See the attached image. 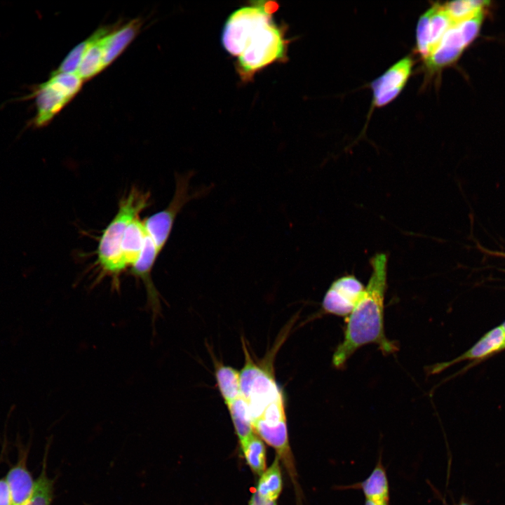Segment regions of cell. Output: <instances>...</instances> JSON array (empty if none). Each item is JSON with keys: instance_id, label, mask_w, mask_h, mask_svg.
I'll return each instance as SVG.
<instances>
[{"instance_id": "cell-23", "label": "cell", "mask_w": 505, "mask_h": 505, "mask_svg": "<svg viewBox=\"0 0 505 505\" xmlns=\"http://www.w3.org/2000/svg\"><path fill=\"white\" fill-rule=\"evenodd\" d=\"M90 43V37L73 48L61 62L57 72L76 74Z\"/></svg>"}, {"instance_id": "cell-9", "label": "cell", "mask_w": 505, "mask_h": 505, "mask_svg": "<svg viewBox=\"0 0 505 505\" xmlns=\"http://www.w3.org/2000/svg\"><path fill=\"white\" fill-rule=\"evenodd\" d=\"M159 254L148 234L139 258L130 267V274L141 281L145 288L146 307L151 312L153 327L156 320L162 316V297L153 282L152 276L154 265Z\"/></svg>"}, {"instance_id": "cell-6", "label": "cell", "mask_w": 505, "mask_h": 505, "mask_svg": "<svg viewBox=\"0 0 505 505\" xmlns=\"http://www.w3.org/2000/svg\"><path fill=\"white\" fill-rule=\"evenodd\" d=\"M483 17L484 11L450 27L433 53L424 61L430 74H436L459 58L477 36Z\"/></svg>"}, {"instance_id": "cell-19", "label": "cell", "mask_w": 505, "mask_h": 505, "mask_svg": "<svg viewBox=\"0 0 505 505\" xmlns=\"http://www.w3.org/2000/svg\"><path fill=\"white\" fill-rule=\"evenodd\" d=\"M245 461L250 469L260 476L267 469L266 447L255 433L241 444Z\"/></svg>"}, {"instance_id": "cell-24", "label": "cell", "mask_w": 505, "mask_h": 505, "mask_svg": "<svg viewBox=\"0 0 505 505\" xmlns=\"http://www.w3.org/2000/svg\"><path fill=\"white\" fill-rule=\"evenodd\" d=\"M0 505H13L11 492L5 478H0Z\"/></svg>"}, {"instance_id": "cell-13", "label": "cell", "mask_w": 505, "mask_h": 505, "mask_svg": "<svg viewBox=\"0 0 505 505\" xmlns=\"http://www.w3.org/2000/svg\"><path fill=\"white\" fill-rule=\"evenodd\" d=\"M140 22L133 20L121 27L108 32L102 39L103 66L112 63L133 41L138 33Z\"/></svg>"}, {"instance_id": "cell-17", "label": "cell", "mask_w": 505, "mask_h": 505, "mask_svg": "<svg viewBox=\"0 0 505 505\" xmlns=\"http://www.w3.org/2000/svg\"><path fill=\"white\" fill-rule=\"evenodd\" d=\"M218 389L227 405L241 396L240 372L232 367L219 365L215 370Z\"/></svg>"}, {"instance_id": "cell-4", "label": "cell", "mask_w": 505, "mask_h": 505, "mask_svg": "<svg viewBox=\"0 0 505 505\" xmlns=\"http://www.w3.org/2000/svg\"><path fill=\"white\" fill-rule=\"evenodd\" d=\"M82 81L76 74L52 72L48 79L36 86L28 96L35 99L36 112L32 124L36 127L48 124L79 92Z\"/></svg>"}, {"instance_id": "cell-2", "label": "cell", "mask_w": 505, "mask_h": 505, "mask_svg": "<svg viewBox=\"0 0 505 505\" xmlns=\"http://www.w3.org/2000/svg\"><path fill=\"white\" fill-rule=\"evenodd\" d=\"M372 273L352 313L348 316L342 342L336 348L332 364L342 368L362 346L376 344L384 354L398 351L384 330V297L387 288V257L377 253L370 260Z\"/></svg>"}, {"instance_id": "cell-8", "label": "cell", "mask_w": 505, "mask_h": 505, "mask_svg": "<svg viewBox=\"0 0 505 505\" xmlns=\"http://www.w3.org/2000/svg\"><path fill=\"white\" fill-rule=\"evenodd\" d=\"M365 286L354 275L342 276L334 281L325 294L322 308L325 313L337 316H349L359 301Z\"/></svg>"}, {"instance_id": "cell-27", "label": "cell", "mask_w": 505, "mask_h": 505, "mask_svg": "<svg viewBox=\"0 0 505 505\" xmlns=\"http://www.w3.org/2000/svg\"><path fill=\"white\" fill-rule=\"evenodd\" d=\"M365 505H384V504H377V503L374 502V501H370V500H368V499H365Z\"/></svg>"}, {"instance_id": "cell-11", "label": "cell", "mask_w": 505, "mask_h": 505, "mask_svg": "<svg viewBox=\"0 0 505 505\" xmlns=\"http://www.w3.org/2000/svg\"><path fill=\"white\" fill-rule=\"evenodd\" d=\"M28 448H19L17 462L4 477L8 485L13 505H22L32 494L35 480L27 466Z\"/></svg>"}, {"instance_id": "cell-20", "label": "cell", "mask_w": 505, "mask_h": 505, "mask_svg": "<svg viewBox=\"0 0 505 505\" xmlns=\"http://www.w3.org/2000/svg\"><path fill=\"white\" fill-rule=\"evenodd\" d=\"M227 406L241 444L255 433L247 405L241 396Z\"/></svg>"}, {"instance_id": "cell-10", "label": "cell", "mask_w": 505, "mask_h": 505, "mask_svg": "<svg viewBox=\"0 0 505 505\" xmlns=\"http://www.w3.org/2000/svg\"><path fill=\"white\" fill-rule=\"evenodd\" d=\"M413 67L410 57L396 62L371 83L372 107H382L393 101L406 84Z\"/></svg>"}, {"instance_id": "cell-21", "label": "cell", "mask_w": 505, "mask_h": 505, "mask_svg": "<svg viewBox=\"0 0 505 505\" xmlns=\"http://www.w3.org/2000/svg\"><path fill=\"white\" fill-rule=\"evenodd\" d=\"M47 450L44 456L40 475L35 480L34 492L22 505H51L54 497V481L46 472Z\"/></svg>"}, {"instance_id": "cell-22", "label": "cell", "mask_w": 505, "mask_h": 505, "mask_svg": "<svg viewBox=\"0 0 505 505\" xmlns=\"http://www.w3.org/2000/svg\"><path fill=\"white\" fill-rule=\"evenodd\" d=\"M487 4L485 1L464 0L447 2L443 6L454 25L484 11Z\"/></svg>"}, {"instance_id": "cell-25", "label": "cell", "mask_w": 505, "mask_h": 505, "mask_svg": "<svg viewBox=\"0 0 505 505\" xmlns=\"http://www.w3.org/2000/svg\"><path fill=\"white\" fill-rule=\"evenodd\" d=\"M248 505H277L276 501L263 499L256 492L251 496Z\"/></svg>"}, {"instance_id": "cell-18", "label": "cell", "mask_w": 505, "mask_h": 505, "mask_svg": "<svg viewBox=\"0 0 505 505\" xmlns=\"http://www.w3.org/2000/svg\"><path fill=\"white\" fill-rule=\"evenodd\" d=\"M282 487L280 459L276 455L271 466L260 476L255 492L263 499L276 501Z\"/></svg>"}, {"instance_id": "cell-15", "label": "cell", "mask_w": 505, "mask_h": 505, "mask_svg": "<svg viewBox=\"0 0 505 505\" xmlns=\"http://www.w3.org/2000/svg\"><path fill=\"white\" fill-rule=\"evenodd\" d=\"M109 32L102 28L90 36L89 46L76 73L82 80L92 78L104 69L102 39Z\"/></svg>"}, {"instance_id": "cell-12", "label": "cell", "mask_w": 505, "mask_h": 505, "mask_svg": "<svg viewBox=\"0 0 505 505\" xmlns=\"http://www.w3.org/2000/svg\"><path fill=\"white\" fill-rule=\"evenodd\" d=\"M505 348V335L500 327L496 328L483 337L471 349L460 357L446 363L431 365L428 370L429 374H436L449 365L463 359H479Z\"/></svg>"}, {"instance_id": "cell-14", "label": "cell", "mask_w": 505, "mask_h": 505, "mask_svg": "<svg viewBox=\"0 0 505 505\" xmlns=\"http://www.w3.org/2000/svg\"><path fill=\"white\" fill-rule=\"evenodd\" d=\"M346 489H358L363 492L365 499L377 504L389 505V489L386 470L381 456L370 476L363 481L343 487Z\"/></svg>"}, {"instance_id": "cell-7", "label": "cell", "mask_w": 505, "mask_h": 505, "mask_svg": "<svg viewBox=\"0 0 505 505\" xmlns=\"http://www.w3.org/2000/svg\"><path fill=\"white\" fill-rule=\"evenodd\" d=\"M452 25L443 6L438 4L420 17L416 30V50L424 61L433 53Z\"/></svg>"}, {"instance_id": "cell-5", "label": "cell", "mask_w": 505, "mask_h": 505, "mask_svg": "<svg viewBox=\"0 0 505 505\" xmlns=\"http://www.w3.org/2000/svg\"><path fill=\"white\" fill-rule=\"evenodd\" d=\"M194 174H178L175 177L174 195L163 210L144 220L147 233L161 253L167 243L177 215L189 201L206 195L213 185L189 192V182Z\"/></svg>"}, {"instance_id": "cell-3", "label": "cell", "mask_w": 505, "mask_h": 505, "mask_svg": "<svg viewBox=\"0 0 505 505\" xmlns=\"http://www.w3.org/2000/svg\"><path fill=\"white\" fill-rule=\"evenodd\" d=\"M150 194L133 187L119 201L118 210L102 231L96 250L97 264L102 276L112 279V288H120V276L126 270L122 244L128 225L149 206Z\"/></svg>"}, {"instance_id": "cell-16", "label": "cell", "mask_w": 505, "mask_h": 505, "mask_svg": "<svg viewBox=\"0 0 505 505\" xmlns=\"http://www.w3.org/2000/svg\"><path fill=\"white\" fill-rule=\"evenodd\" d=\"M148 233L144 220L136 217L128 225L122 244V254L127 268H130L139 258Z\"/></svg>"}, {"instance_id": "cell-26", "label": "cell", "mask_w": 505, "mask_h": 505, "mask_svg": "<svg viewBox=\"0 0 505 505\" xmlns=\"http://www.w3.org/2000/svg\"><path fill=\"white\" fill-rule=\"evenodd\" d=\"M454 505H471L469 501H468L466 499H462L460 500V501Z\"/></svg>"}, {"instance_id": "cell-1", "label": "cell", "mask_w": 505, "mask_h": 505, "mask_svg": "<svg viewBox=\"0 0 505 505\" xmlns=\"http://www.w3.org/2000/svg\"><path fill=\"white\" fill-rule=\"evenodd\" d=\"M278 8L274 1H256L236 9L226 20L222 43L237 58V70L243 79H251L264 67L285 58L288 41L273 20Z\"/></svg>"}, {"instance_id": "cell-28", "label": "cell", "mask_w": 505, "mask_h": 505, "mask_svg": "<svg viewBox=\"0 0 505 505\" xmlns=\"http://www.w3.org/2000/svg\"><path fill=\"white\" fill-rule=\"evenodd\" d=\"M500 328H501V330L505 335V322L501 325V326Z\"/></svg>"}]
</instances>
